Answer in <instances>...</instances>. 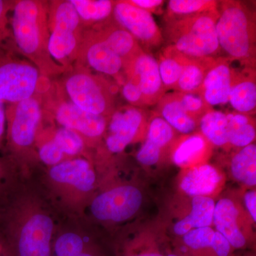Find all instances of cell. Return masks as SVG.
<instances>
[{
	"instance_id": "3",
	"label": "cell",
	"mask_w": 256,
	"mask_h": 256,
	"mask_svg": "<svg viewBox=\"0 0 256 256\" xmlns=\"http://www.w3.org/2000/svg\"><path fill=\"white\" fill-rule=\"evenodd\" d=\"M12 36L23 55L43 75L60 73V66L48 50V4L37 0L15 1L11 20Z\"/></svg>"
},
{
	"instance_id": "23",
	"label": "cell",
	"mask_w": 256,
	"mask_h": 256,
	"mask_svg": "<svg viewBox=\"0 0 256 256\" xmlns=\"http://www.w3.org/2000/svg\"><path fill=\"white\" fill-rule=\"evenodd\" d=\"M210 143L201 132H194L182 138L173 150L172 159L178 166L186 168L204 159Z\"/></svg>"
},
{
	"instance_id": "26",
	"label": "cell",
	"mask_w": 256,
	"mask_h": 256,
	"mask_svg": "<svg viewBox=\"0 0 256 256\" xmlns=\"http://www.w3.org/2000/svg\"><path fill=\"white\" fill-rule=\"evenodd\" d=\"M198 128L202 136L212 146L218 148L229 146L228 119L226 112L212 109L200 120Z\"/></svg>"
},
{
	"instance_id": "5",
	"label": "cell",
	"mask_w": 256,
	"mask_h": 256,
	"mask_svg": "<svg viewBox=\"0 0 256 256\" xmlns=\"http://www.w3.org/2000/svg\"><path fill=\"white\" fill-rule=\"evenodd\" d=\"M255 12L235 0L220 1L216 30L220 50L242 67L256 68Z\"/></svg>"
},
{
	"instance_id": "33",
	"label": "cell",
	"mask_w": 256,
	"mask_h": 256,
	"mask_svg": "<svg viewBox=\"0 0 256 256\" xmlns=\"http://www.w3.org/2000/svg\"><path fill=\"white\" fill-rule=\"evenodd\" d=\"M50 136L68 160L84 156L86 142L75 131L60 127L50 133Z\"/></svg>"
},
{
	"instance_id": "30",
	"label": "cell",
	"mask_w": 256,
	"mask_h": 256,
	"mask_svg": "<svg viewBox=\"0 0 256 256\" xmlns=\"http://www.w3.org/2000/svg\"><path fill=\"white\" fill-rule=\"evenodd\" d=\"M215 0H170L164 14V21L178 20L218 10Z\"/></svg>"
},
{
	"instance_id": "18",
	"label": "cell",
	"mask_w": 256,
	"mask_h": 256,
	"mask_svg": "<svg viewBox=\"0 0 256 256\" xmlns=\"http://www.w3.org/2000/svg\"><path fill=\"white\" fill-rule=\"evenodd\" d=\"M228 102L236 112L250 116L256 114V68L234 69Z\"/></svg>"
},
{
	"instance_id": "32",
	"label": "cell",
	"mask_w": 256,
	"mask_h": 256,
	"mask_svg": "<svg viewBox=\"0 0 256 256\" xmlns=\"http://www.w3.org/2000/svg\"><path fill=\"white\" fill-rule=\"evenodd\" d=\"M176 133L162 118L154 112L148 120L146 140L163 151L174 142Z\"/></svg>"
},
{
	"instance_id": "16",
	"label": "cell",
	"mask_w": 256,
	"mask_h": 256,
	"mask_svg": "<svg viewBox=\"0 0 256 256\" xmlns=\"http://www.w3.org/2000/svg\"><path fill=\"white\" fill-rule=\"evenodd\" d=\"M82 56V60L90 68L104 75L114 77L118 82L124 84L122 74L124 72L122 58L98 36L94 30L82 36L78 56Z\"/></svg>"
},
{
	"instance_id": "21",
	"label": "cell",
	"mask_w": 256,
	"mask_h": 256,
	"mask_svg": "<svg viewBox=\"0 0 256 256\" xmlns=\"http://www.w3.org/2000/svg\"><path fill=\"white\" fill-rule=\"evenodd\" d=\"M156 114L176 132L192 134L198 128L200 122L194 119L183 108L176 92H166L156 105Z\"/></svg>"
},
{
	"instance_id": "14",
	"label": "cell",
	"mask_w": 256,
	"mask_h": 256,
	"mask_svg": "<svg viewBox=\"0 0 256 256\" xmlns=\"http://www.w3.org/2000/svg\"><path fill=\"white\" fill-rule=\"evenodd\" d=\"M126 78L132 79L142 92L146 106H156L166 94L160 76L158 60L142 50L124 70Z\"/></svg>"
},
{
	"instance_id": "45",
	"label": "cell",
	"mask_w": 256,
	"mask_h": 256,
	"mask_svg": "<svg viewBox=\"0 0 256 256\" xmlns=\"http://www.w3.org/2000/svg\"><path fill=\"white\" fill-rule=\"evenodd\" d=\"M78 256H99L98 252H96L94 247L90 248L88 250H86L85 252L80 254Z\"/></svg>"
},
{
	"instance_id": "12",
	"label": "cell",
	"mask_w": 256,
	"mask_h": 256,
	"mask_svg": "<svg viewBox=\"0 0 256 256\" xmlns=\"http://www.w3.org/2000/svg\"><path fill=\"white\" fill-rule=\"evenodd\" d=\"M148 120L149 118L146 110L140 108L130 106L114 110L106 129L108 151L119 154L138 138L146 136Z\"/></svg>"
},
{
	"instance_id": "42",
	"label": "cell",
	"mask_w": 256,
	"mask_h": 256,
	"mask_svg": "<svg viewBox=\"0 0 256 256\" xmlns=\"http://www.w3.org/2000/svg\"><path fill=\"white\" fill-rule=\"evenodd\" d=\"M244 204L247 214L252 222H256V190H248L244 194Z\"/></svg>"
},
{
	"instance_id": "19",
	"label": "cell",
	"mask_w": 256,
	"mask_h": 256,
	"mask_svg": "<svg viewBox=\"0 0 256 256\" xmlns=\"http://www.w3.org/2000/svg\"><path fill=\"white\" fill-rule=\"evenodd\" d=\"M94 30L98 36L122 58L124 70L133 58L143 50L132 35L118 24L114 18L97 25Z\"/></svg>"
},
{
	"instance_id": "35",
	"label": "cell",
	"mask_w": 256,
	"mask_h": 256,
	"mask_svg": "<svg viewBox=\"0 0 256 256\" xmlns=\"http://www.w3.org/2000/svg\"><path fill=\"white\" fill-rule=\"evenodd\" d=\"M158 242L151 239L133 238L126 240L118 248V256H166Z\"/></svg>"
},
{
	"instance_id": "37",
	"label": "cell",
	"mask_w": 256,
	"mask_h": 256,
	"mask_svg": "<svg viewBox=\"0 0 256 256\" xmlns=\"http://www.w3.org/2000/svg\"><path fill=\"white\" fill-rule=\"evenodd\" d=\"M176 92L183 108L192 118L198 122L208 111L213 109L207 105L201 96L198 94Z\"/></svg>"
},
{
	"instance_id": "2",
	"label": "cell",
	"mask_w": 256,
	"mask_h": 256,
	"mask_svg": "<svg viewBox=\"0 0 256 256\" xmlns=\"http://www.w3.org/2000/svg\"><path fill=\"white\" fill-rule=\"evenodd\" d=\"M92 160L74 158L47 168L42 182L50 200L69 216L82 218L98 185Z\"/></svg>"
},
{
	"instance_id": "31",
	"label": "cell",
	"mask_w": 256,
	"mask_h": 256,
	"mask_svg": "<svg viewBox=\"0 0 256 256\" xmlns=\"http://www.w3.org/2000/svg\"><path fill=\"white\" fill-rule=\"evenodd\" d=\"M92 247L86 237L76 230L56 234L52 244V256H78Z\"/></svg>"
},
{
	"instance_id": "34",
	"label": "cell",
	"mask_w": 256,
	"mask_h": 256,
	"mask_svg": "<svg viewBox=\"0 0 256 256\" xmlns=\"http://www.w3.org/2000/svg\"><path fill=\"white\" fill-rule=\"evenodd\" d=\"M23 178L18 164L9 156H0V203L6 200L20 185Z\"/></svg>"
},
{
	"instance_id": "39",
	"label": "cell",
	"mask_w": 256,
	"mask_h": 256,
	"mask_svg": "<svg viewBox=\"0 0 256 256\" xmlns=\"http://www.w3.org/2000/svg\"><path fill=\"white\" fill-rule=\"evenodd\" d=\"M162 152L159 148L144 140L138 152L136 158L138 162L144 166H152L159 162L162 156Z\"/></svg>"
},
{
	"instance_id": "8",
	"label": "cell",
	"mask_w": 256,
	"mask_h": 256,
	"mask_svg": "<svg viewBox=\"0 0 256 256\" xmlns=\"http://www.w3.org/2000/svg\"><path fill=\"white\" fill-rule=\"evenodd\" d=\"M82 21L69 1H54L48 6L50 56L64 67L78 56L82 40Z\"/></svg>"
},
{
	"instance_id": "27",
	"label": "cell",
	"mask_w": 256,
	"mask_h": 256,
	"mask_svg": "<svg viewBox=\"0 0 256 256\" xmlns=\"http://www.w3.org/2000/svg\"><path fill=\"white\" fill-rule=\"evenodd\" d=\"M228 140L229 146L242 148L252 144L256 140V120L252 116L228 112Z\"/></svg>"
},
{
	"instance_id": "7",
	"label": "cell",
	"mask_w": 256,
	"mask_h": 256,
	"mask_svg": "<svg viewBox=\"0 0 256 256\" xmlns=\"http://www.w3.org/2000/svg\"><path fill=\"white\" fill-rule=\"evenodd\" d=\"M143 203L142 192L128 182L98 185L87 210L96 222L114 225L132 220Z\"/></svg>"
},
{
	"instance_id": "17",
	"label": "cell",
	"mask_w": 256,
	"mask_h": 256,
	"mask_svg": "<svg viewBox=\"0 0 256 256\" xmlns=\"http://www.w3.org/2000/svg\"><path fill=\"white\" fill-rule=\"evenodd\" d=\"M230 62L227 57H218L207 70L200 95L212 108L228 102L235 69Z\"/></svg>"
},
{
	"instance_id": "44",
	"label": "cell",
	"mask_w": 256,
	"mask_h": 256,
	"mask_svg": "<svg viewBox=\"0 0 256 256\" xmlns=\"http://www.w3.org/2000/svg\"><path fill=\"white\" fill-rule=\"evenodd\" d=\"M0 256H14L4 236L0 233Z\"/></svg>"
},
{
	"instance_id": "1",
	"label": "cell",
	"mask_w": 256,
	"mask_h": 256,
	"mask_svg": "<svg viewBox=\"0 0 256 256\" xmlns=\"http://www.w3.org/2000/svg\"><path fill=\"white\" fill-rule=\"evenodd\" d=\"M20 186L0 203V233L14 256H52L53 214L40 194Z\"/></svg>"
},
{
	"instance_id": "38",
	"label": "cell",
	"mask_w": 256,
	"mask_h": 256,
	"mask_svg": "<svg viewBox=\"0 0 256 256\" xmlns=\"http://www.w3.org/2000/svg\"><path fill=\"white\" fill-rule=\"evenodd\" d=\"M122 95L133 107H146L142 92L132 79L126 78L122 84Z\"/></svg>"
},
{
	"instance_id": "29",
	"label": "cell",
	"mask_w": 256,
	"mask_h": 256,
	"mask_svg": "<svg viewBox=\"0 0 256 256\" xmlns=\"http://www.w3.org/2000/svg\"><path fill=\"white\" fill-rule=\"evenodd\" d=\"M82 22L98 25L112 18L114 1L110 0H69Z\"/></svg>"
},
{
	"instance_id": "36",
	"label": "cell",
	"mask_w": 256,
	"mask_h": 256,
	"mask_svg": "<svg viewBox=\"0 0 256 256\" xmlns=\"http://www.w3.org/2000/svg\"><path fill=\"white\" fill-rule=\"evenodd\" d=\"M37 156L40 162L47 168L55 166L68 160L66 156L56 144L50 134H42L40 132L36 141Z\"/></svg>"
},
{
	"instance_id": "24",
	"label": "cell",
	"mask_w": 256,
	"mask_h": 256,
	"mask_svg": "<svg viewBox=\"0 0 256 256\" xmlns=\"http://www.w3.org/2000/svg\"><path fill=\"white\" fill-rule=\"evenodd\" d=\"M216 58H193L186 56L182 73L174 92L198 94L207 70Z\"/></svg>"
},
{
	"instance_id": "22",
	"label": "cell",
	"mask_w": 256,
	"mask_h": 256,
	"mask_svg": "<svg viewBox=\"0 0 256 256\" xmlns=\"http://www.w3.org/2000/svg\"><path fill=\"white\" fill-rule=\"evenodd\" d=\"M215 204L210 196L192 197L190 213L174 224L175 235L182 237L192 229L212 226Z\"/></svg>"
},
{
	"instance_id": "43",
	"label": "cell",
	"mask_w": 256,
	"mask_h": 256,
	"mask_svg": "<svg viewBox=\"0 0 256 256\" xmlns=\"http://www.w3.org/2000/svg\"><path fill=\"white\" fill-rule=\"evenodd\" d=\"M6 108L4 102L0 101V151L4 148L5 132H6Z\"/></svg>"
},
{
	"instance_id": "20",
	"label": "cell",
	"mask_w": 256,
	"mask_h": 256,
	"mask_svg": "<svg viewBox=\"0 0 256 256\" xmlns=\"http://www.w3.org/2000/svg\"><path fill=\"white\" fill-rule=\"evenodd\" d=\"M222 182V174L215 166L204 164L186 170L180 180V188L191 197L210 196L218 190Z\"/></svg>"
},
{
	"instance_id": "4",
	"label": "cell",
	"mask_w": 256,
	"mask_h": 256,
	"mask_svg": "<svg viewBox=\"0 0 256 256\" xmlns=\"http://www.w3.org/2000/svg\"><path fill=\"white\" fill-rule=\"evenodd\" d=\"M6 156L18 164L22 176H28L38 162L36 141L41 130L42 112L38 98L34 96L14 104L5 110Z\"/></svg>"
},
{
	"instance_id": "25",
	"label": "cell",
	"mask_w": 256,
	"mask_h": 256,
	"mask_svg": "<svg viewBox=\"0 0 256 256\" xmlns=\"http://www.w3.org/2000/svg\"><path fill=\"white\" fill-rule=\"evenodd\" d=\"M230 173L236 181L248 186L256 185V146L240 148L230 161Z\"/></svg>"
},
{
	"instance_id": "10",
	"label": "cell",
	"mask_w": 256,
	"mask_h": 256,
	"mask_svg": "<svg viewBox=\"0 0 256 256\" xmlns=\"http://www.w3.org/2000/svg\"><path fill=\"white\" fill-rule=\"evenodd\" d=\"M40 74L30 60L0 48V101L14 104L34 96Z\"/></svg>"
},
{
	"instance_id": "15",
	"label": "cell",
	"mask_w": 256,
	"mask_h": 256,
	"mask_svg": "<svg viewBox=\"0 0 256 256\" xmlns=\"http://www.w3.org/2000/svg\"><path fill=\"white\" fill-rule=\"evenodd\" d=\"M54 118L60 127L78 133L86 142H94L104 136L108 124V118L92 114L80 109L73 102L64 101L57 106Z\"/></svg>"
},
{
	"instance_id": "41",
	"label": "cell",
	"mask_w": 256,
	"mask_h": 256,
	"mask_svg": "<svg viewBox=\"0 0 256 256\" xmlns=\"http://www.w3.org/2000/svg\"><path fill=\"white\" fill-rule=\"evenodd\" d=\"M130 4L150 13V14H163V6L164 1L162 0H127Z\"/></svg>"
},
{
	"instance_id": "13",
	"label": "cell",
	"mask_w": 256,
	"mask_h": 256,
	"mask_svg": "<svg viewBox=\"0 0 256 256\" xmlns=\"http://www.w3.org/2000/svg\"><path fill=\"white\" fill-rule=\"evenodd\" d=\"M248 214L240 204L230 198H222L215 204L213 224L216 230L228 240L234 249H244L252 242Z\"/></svg>"
},
{
	"instance_id": "9",
	"label": "cell",
	"mask_w": 256,
	"mask_h": 256,
	"mask_svg": "<svg viewBox=\"0 0 256 256\" xmlns=\"http://www.w3.org/2000/svg\"><path fill=\"white\" fill-rule=\"evenodd\" d=\"M65 90L70 101L82 110L110 118L114 112V92L106 80L80 70L66 79Z\"/></svg>"
},
{
	"instance_id": "6",
	"label": "cell",
	"mask_w": 256,
	"mask_h": 256,
	"mask_svg": "<svg viewBox=\"0 0 256 256\" xmlns=\"http://www.w3.org/2000/svg\"><path fill=\"white\" fill-rule=\"evenodd\" d=\"M218 18V8L165 22L164 36L168 46L193 58H218L222 52L216 30Z\"/></svg>"
},
{
	"instance_id": "11",
	"label": "cell",
	"mask_w": 256,
	"mask_h": 256,
	"mask_svg": "<svg viewBox=\"0 0 256 256\" xmlns=\"http://www.w3.org/2000/svg\"><path fill=\"white\" fill-rule=\"evenodd\" d=\"M112 18L132 35L143 50L150 52L162 46V32L152 14L126 1H114Z\"/></svg>"
},
{
	"instance_id": "40",
	"label": "cell",
	"mask_w": 256,
	"mask_h": 256,
	"mask_svg": "<svg viewBox=\"0 0 256 256\" xmlns=\"http://www.w3.org/2000/svg\"><path fill=\"white\" fill-rule=\"evenodd\" d=\"M14 2L15 1L0 0V48L11 34L8 28V14L12 10Z\"/></svg>"
},
{
	"instance_id": "28",
	"label": "cell",
	"mask_w": 256,
	"mask_h": 256,
	"mask_svg": "<svg viewBox=\"0 0 256 256\" xmlns=\"http://www.w3.org/2000/svg\"><path fill=\"white\" fill-rule=\"evenodd\" d=\"M186 56L170 46L165 47L158 58L160 76L165 90H174L182 73Z\"/></svg>"
},
{
	"instance_id": "46",
	"label": "cell",
	"mask_w": 256,
	"mask_h": 256,
	"mask_svg": "<svg viewBox=\"0 0 256 256\" xmlns=\"http://www.w3.org/2000/svg\"><path fill=\"white\" fill-rule=\"evenodd\" d=\"M166 256H188L184 255V254H183L182 252H168V254H166Z\"/></svg>"
}]
</instances>
